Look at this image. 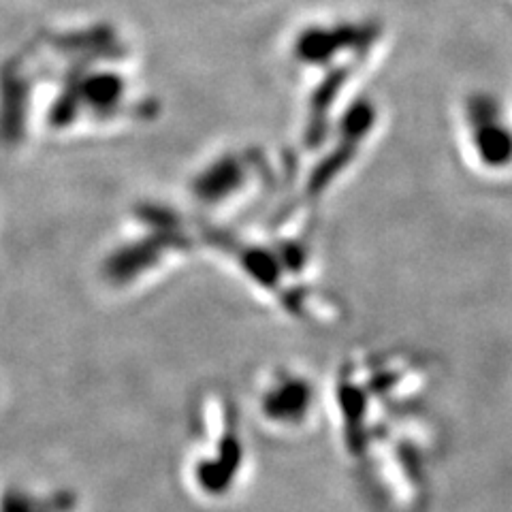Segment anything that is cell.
<instances>
[{"label":"cell","instance_id":"6da1fadb","mask_svg":"<svg viewBox=\"0 0 512 512\" xmlns=\"http://www.w3.org/2000/svg\"><path fill=\"white\" fill-rule=\"evenodd\" d=\"M248 472V446L233 408L224 397L203 399L184 463L190 493L207 504L229 502L248 483Z\"/></svg>","mask_w":512,"mask_h":512},{"label":"cell","instance_id":"7a4b0ae2","mask_svg":"<svg viewBox=\"0 0 512 512\" xmlns=\"http://www.w3.org/2000/svg\"><path fill=\"white\" fill-rule=\"evenodd\" d=\"M325 410V393L295 367H274L254 391V414L263 429L280 438L303 436Z\"/></svg>","mask_w":512,"mask_h":512},{"label":"cell","instance_id":"3957f363","mask_svg":"<svg viewBox=\"0 0 512 512\" xmlns=\"http://www.w3.org/2000/svg\"><path fill=\"white\" fill-rule=\"evenodd\" d=\"M463 133L468 150L483 169H506L512 163V126L491 96L474 94L466 101Z\"/></svg>","mask_w":512,"mask_h":512},{"label":"cell","instance_id":"277c9868","mask_svg":"<svg viewBox=\"0 0 512 512\" xmlns=\"http://www.w3.org/2000/svg\"><path fill=\"white\" fill-rule=\"evenodd\" d=\"M28 79L20 64L9 62L0 69V143L15 146L22 141L28 111Z\"/></svg>","mask_w":512,"mask_h":512}]
</instances>
